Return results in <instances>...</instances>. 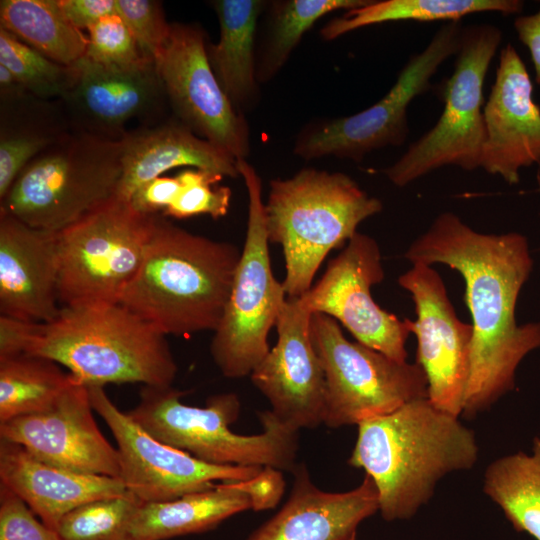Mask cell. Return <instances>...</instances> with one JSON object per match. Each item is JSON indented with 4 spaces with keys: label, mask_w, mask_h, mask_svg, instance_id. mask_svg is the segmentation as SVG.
<instances>
[{
    "label": "cell",
    "mask_w": 540,
    "mask_h": 540,
    "mask_svg": "<svg viewBox=\"0 0 540 540\" xmlns=\"http://www.w3.org/2000/svg\"><path fill=\"white\" fill-rule=\"evenodd\" d=\"M405 258L412 264H445L464 280L473 337L461 415L471 418L513 390L519 364L540 347V322L518 324L515 318L533 266L528 240L517 232L479 233L456 214L443 212L412 242Z\"/></svg>",
    "instance_id": "1"
},
{
    "label": "cell",
    "mask_w": 540,
    "mask_h": 540,
    "mask_svg": "<svg viewBox=\"0 0 540 540\" xmlns=\"http://www.w3.org/2000/svg\"><path fill=\"white\" fill-rule=\"evenodd\" d=\"M357 426L348 464L371 477L386 521L411 518L440 479L471 469L478 459L474 432L428 398Z\"/></svg>",
    "instance_id": "2"
},
{
    "label": "cell",
    "mask_w": 540,
    "mask_h": 540,
    "mask_svg": "<svg viewBox=\"0 0 540 540\" xmlns=\"http://www.w3.org/2000/svg\"><path fill=\"white\" fill-rule=\"evenodd\" d=\"M241 250L193 234L158 214L142 262L119 304L163 334L215 331Z\"/></svg>",
    "instance_id": "3"
},
{
    "label": "cell",
    "mask_w": 540,
    "mask_h": 540,
    "mask_svg": "<svg viewBox=\"0 0 540 540\" xmlns=\"http://www.w3.org/2000/svg\"><path fill=\"white\" fill-rule=\"evenodd\" d=\"M24 353L55 361L85 386H172L178 370L166 335L119 303L61 307L37 323Z\"/></svg>",
    "instance_id": "4"
},
{
    "label": "cell",
    "mask_w": 540,
    "mask_h": 540,
    "mask_svg": "<svg viewBox=\"0 0 540 540\" xmlns=\"http://www.w3.org/2000/svg\"><path fill=\"white\" fill-rule=\"evenodd\" d=\"M264 208L269 242L283 249L284 291L287 298H298L312 287L328 253L348 242L383 205L345 173L305 168L273 179Z\"/></svg>",
    "instance_id": "5"
},
{
    "label": "cell",
    "mask_w": 540,
    "mask_h": 540,
    "mask_svg": "<svg viewBox=\"0 0 540 540\" xmlns=\"http://www.w3.org/2000/svg\"><path fill=\"white\" fill-rule=\"evenodd\" d=\"M173 386H146L126 412L155 439L215 465L260 466L292 471L298 431L282 424L270 410L259 414L262 433L241 435L230 429L240 413L234 393L208 398L203 407L184 404Z\"/></svg>",
    "instance_id": "6"
},
{
    "label": "cell",
    "mask_w": 540,
    "mask_h": 540,
    "mask_svg": "<svg viewBox=\"0 0 540 540\" xmlns=\"http://www.w3.org/2000/svg\"><path fill=\"white\" fill-rule=\"evenodd\" d=\"M121 176V139L71 129L22 169L0 212L59 232L114 198Z\"/></svg>",
    "instance_id": "7"
},
{
    "label": "cell",
    "mask_w": 540,
    "mask_h": 540,
    "mask_svg": "<svg viewBox=\"0 0 540 540\" xmlns=\"http://www.w3.org/2000/svg\"><path fill=\"white\" fill-rule=\"evenodd\" d=\"M501 42L502 32L495 25L462 28L453 72L443 85V111L430 130L383 170L391 183L404 187L444 166L480 168L485 141L483 86Z\"/></svg>",
    "instance_id": "8"
},
{
    "label": "cell",
    "mask_w": 540,
    "mask_h": 540,
    "mask_svg": "<svg viewBox=\"0 0 540 540\" xmlns=\"http://www.w3.org/2000/svg\"><path fill=\"white\" fill-rule=\"evenodd\" d=\"M237 169L248 194L247 231L223 317L210 353L228 378L248 376L269 352L268 335L287 296L271 267L262 181L246 160Z\"/></svg>",
    "instance_id": "9"
},
{
    "label": "cell",
    "mask_w": 540,
    "mask_h": 540,
    "mask_svg": "<svg viewBox=\"0 0 540 540\" xmlns=\"http://www.w3.org/2000/svg\"><path fill=\"white\" fill-rule=\"evenodd\" d=\"M156 215L116 196L58 232L61 307L116 304L135 276Z\"/></svg>",
    "instance_id": "10"
},
{
    "label": "cell",
    "mask_w": 540,
    "mask_h": 540,
    "mask_svg": "<svg viewBox=\"0 0 540 540\" xmlns=\"http://www.w3.org/2000/svg\"><path fill=\"white\" fill-rule=\"evenodd\" d=\"M310 335L325 375L326 426L359 425L428 398L427 378L417 363L349 341L334 318L313 313Z\"/></svg>",
    "instance_id": "11"
},
{
    "label": "cell",
    "mask_w": 540,
    "mask_h": 540,
    "mask_svg": "<svg viewBox=\"0 0 540 540\" xmlns=\"http://www.w3.org/2000/svg\"><path fill=\"white\" fill-rule=\"evenodd\" d=\"M462 26L444 23L427 46L413 54L390 90L372 106L353 115L318 119L302 128L293 152L305 160L336 157L360 162L388 146H401L409 135L410 103L431 87L439 67L457 54Z\"/></svg>",
    "instance_id": "12"
},
{
    "label": "cell",
    "mask_w": 540,
    "mask_h": 540,
    "mask_svg": "<svg viewBox=\"0 0 540 540\" xmlns=\"http://www.w3.org/2000/svg\"><path fill=\"white\" fill-rule=\"evenodd\" d=\"M207 36L196 23L174 22L154 63L173 116L200 138L237 160L250 154V131L219 85L207 56Z\"/></svg>",
    "instance_id": "13"
},
{
    "label": "cell",
    "mask_w": 540,
    "mask_h": 540,
    "mask_svg": "<svg viewBox=\"0 0 540 540\" xmlns=\"http://www.w3.org/2000/svg\"><path fill=\"white\" fill-rule=\"evenodd\" d=\"M94 411L117 443L120 479L144 503L164 502L206 490L220 482L260 477V466L215 465L167 445L148 434L108 397L102 386H87Z\"/></svg>",
    "instance_id": "14"
},
{
    "label": "cell",
    "mask_w": 540,
    "mask_h": 540,
    "mask_svg": "<svg viewBox=\"0 0 540 540\" xmlns=\"http://www.w3.org/2000/svg\"><path fill=\"white\" fill-rule=\"evenodd\" d=\"M384 276L376 240L357 232L329 262L316 285L298 299L312 314L322 313L339 321L358 342L406 362L410 331L405 319L382 309L371 295V287Z\"/></svg>",
    "instance_id": "15"
},
{
    "label": "cell",
    "mask_w": 540,
    "mask_h": 540,
    "mask_svg": "<svg viewBox=\"0 0 540 540\" xmlns=\"http://www.w3.org/2000/svg\"><path fill=\"white\" fill-rule=\"evenodd\" d=\"M398 283L415 306L416 320L404 319L417 338L416 363L426 375L428 399L459 417L469 378L472 325L458 318L441 276L430 265L413 263Z\"/></svg>",
    "instance_id": "16"
},
{
    "label": "cell",
    "mask_w": 540,
    "mask_h": 540,
    "mask_svg": "<svg viewBox=\"0 0 540 540\" xmlns=\"http://www.w3.org/2000/svg\"><path fill=\"white\" fill-rule=\"evenodd\" d=\"M72 68V84L61 99L72 129L120 140L132 122L164 119L169 105L154 62L120 69L84 56Z\"/></svg>",
    "instance_id": "17"
},
{
    "label": "cell",
    "mask_w": 540,
    "mask_h": 540,
    "mask_svg": "<svg viewBox=\"0 0 540 540\" xmlns=\"http://www.w3.org/2000/svg\"><path fill=\"white\" fill-rule=\"evenodd\" d=\"M312 313L298 298H286L276 321L277 342L250 378L272 414L299 431L324 423L326 381L310 335Z\"/></svg>",
    "instance_id": "18"
},
{
    "label": "cell",
    "mask_w": 540,
    "mask_h": 540,
    "mask_svg": "<svg viewBox=\"0 0 540 540\" xmlns=\"http://www.w3.org/2000/svg\"><path fill=\"white\" fill-rule=\"evenodd\" d=\"M88 387L74 382L47 410L0 423V439L67 470L120 478V458L98 428Z\"/></svg>",
    "instance_id": "19"
},
{
    "label": "cell",
    "mask_w": 540,
    "mask_h": 540,
    "mask_svg": "<svg viewBox=\"0 0 540 540\" xmlns=\"http://www.w3.org/2000/svg\"><path fill=\"white\" fill-rule=\"evenodd\" d=\"M495 80L483 107L485 141L480 168L509 185L520 170L540 163V107L525 64L508 43L499 54Z\"/></svg>",
    "instance_id": "20"
},
{
    "label": "cell",
    "mask_w": 540,
    "mask_h": 540,
    "mask_svg": "<svg viewBox=\"0 0 540 540\" xmlns=\"http://www.w3.org/2000/svg\"><path fill=\"white\" fill-rule=\"evenodd\" d=\"M58 232L0 212L1 315L47 323L59 313Z\"/></svg>",
    "instance_id": "21"
},
{
    "label": "cell",
    "mask_w": 540,
    "mask_h": 540,
    "mask_svg": "<svg viewBox=\"0 0 540 540\" xmlns=\"http://www.w3.org/2000/svg\"><path fill=\"white\" fill-rule=\"evenodd\" d=\"M284 487L281 472L266 468L252 480L220 482L164 502H142L130 523V540H167L212 530L243 511L275 507Z\"/></svg>",
    "instance_id": "22"
},
{
    "label": "cell",
    "mask_w": 540,
    "mask_h": 540,
    "mask_svg": "<svg viewBox=\"0 0 540 540\" xmlns=\"http://www.w3.org/2000/svg\"><path fill=\"white\" fill-rule=\"evenodd\" d=\"M288 500L247 540H356L362 521L379 511L377 488L365 474L346 492H326L314 485L304 464L292 470Z\"/></svg>",
    "instance_id": "23"
},
{
    "label": "cell",
    "mask_w": 540,
    "mask_h": 540,
    "mask_svg": "<svg viewBox=\"0 0 540 540\" xmlns=\"http://www.w3.org/2000/svg\"><path fill=\"white\" fill-rule=\"evenodd\" d=\"M0 484L19 496L48 527L88 502L127 494L120 478L79 473L43 462L0 439Z\"/></svg>",
    "instance_id": "24"
},
{
    "label": "cell",
    "mask_w": 540,
    "mask_h": 540,
    "mask_svg": "<svg viewBox=\"0 0 540 540\" xmlns=\"http://www.w3.org/2000/svg\"><path fill=\"white\" fill-rule=\"evenodd\" d=\"M122 141V176L116 197L128 201L147 182L182 166L240 177L236 159L200 138L174 116L135 126Z\"/></svg>",
    "instance_id": "25"
},
{
    "label": "cell",
    "mask_w": 540,
    "mask_h": 540,
    "mask_svg": "<svg viewBox=\"0 0 540 540\" xmlns=\"http://www.w3.org/2000/svg\"><path fill=\"white\" fill-rule=\"evenodd\" d=\"M263 0H216L219 40L207 42V56L215 77L234 109L242 115L259 101L255 47Z\"/></svg>",
    "instance_id": "26"
},
{
    "label": "cell",
    "mask_w": 540,
    "mask_h": 540,
    "mask_svg": "<svg viewBox=\"0 0 540 540\" xmlns=\"http://www.w3.org/2000/svg\"><path fill=\"white\" fill-rule=\"evenodd\" d=\"M0 199L22 169L72 128L61 100L25 93L0 99Z\"/></svg>",
    "instance_id": "27"
},
{
    "label": "cell",
    "mask_w": 540,
    "mask_h": 540,
    "mask_svg": "<svg viewBox=\"0 0 540 540\" xmlns=\"http://www.w3.org/2000/svg\"><path fill=\"white\" fill-rule=\"evenodd\" d=\"M369 1H267L256 34L255 67L258 83L265 84L280 72L303 35L321 17L337 10H351Z\"/></svg>",
    "instance_id": "28"
},
{
    "label": "cell",
    "mask_w": 540,
    "mask_h": 540,
    "mask_svg": "<svg viewBox=\"0 0 540 540\" xmlns=\"http://www.w3.org/2000/svg\"><path fill=\"white\" fill-rule=\"evenodd\" d=\"M523 7L521 0H370L327 22L320 34L324 40L332 41L354 30L386 22H460L477 13L519 14Z\"/></svg>",
    "instance_id": "29"
},
{
    "label": "cell",
    "mask_w": 540,
    "mask_h": 540,
    "mask_svg": "<svg viewBox=\"0 0 540 540\" xmlns=\"http://www.w3.org/2000/svg\"><path fill=\"white\" fill-rule=\"evenodd\" d=\"M0 27L64 66L86 54L88 36L68 21L58 0H1Z\"/></svg>",
    "instance_id": "30"
},
{
    "label": "cell",
    "mask_w": 540,
    "mask_h": 540,
    "mask_svg": "<svg viewBox=\"0 0 540 540\" xmlns=\"http://www.w3.org/2000/svg\"><path fill=\"white\" fill-rule=\"evenodd\" d=\"M483 491L516 531L540 540V438L533 439L530 453L518 451L490 463Z\"/></svg>",
    "instance_id": "31"
},
{
    "label": "cell",
    "mask_w": 540,
    "mask_h": 540,
    "mask_svg": "<svg viewBox=\"0 0 540 540\" xmlns=\"http://www.w3.org/2000/svg\"><path fill=\"white\" fill-rule=\"evenodd\" d=\"M60 366L27 353L0 357V423L49 409L75 382Z\"/></svg>",
    "instance_id": "32"
},
{
    "label": "cell",
    "mask_w": 540,
    "mask_h": 540,
    "mask_svg": "<svg viewBox=\"0 0 540 540\" xmlns=\"http://www.w3.org/2000/svg\"><path fill=\"white\" fill-rule=\"evenodd\" d=\"M0 65L43 100H61L73 81L72 66L59 64L0 27Z\"/></svg>",
    "instance_id": "33"
},
{
    "label": "cell",
    "mask_w": 540,
    "mask_h": 540,
    "mask_svg": "<svg viewBox=\"0 0 540 540\" xmlns=\"http://www.w3.org/2000/svg\"><path fill=\"white\" fill-rule=\"evenodd\" d=\"M141 503L130 492L94 500L67 513L56 531L61 540H130V523Z\"/></svg>",
    "instance_id": "34"
},
{
    "label": "cell",
    "mask_w": 540,
    "mask_h": 540,
    "mask_svg": "<svg viewBox=\"0 0 540 540\" xmlns=\"http://www.w3.org/2000/svg\"><path fill=\"white\" fill-rule=\"evenodd\" d=\"M176 176L180 190L163 216L183 219L205 214L218 219L228 213L232 193L229 187L217 185L224 178L222 175L188 168Z\"/></svg>",
    "instance_id": "35"
},
{
    "label": "cell",
    "mask_w": 540,
    "mask_h": 540,
    "mask_svg": "<svg viewBox=\"0 0 540 540\" xmlns=\"http://www.w3.org/2000/svg\"><path fill=\"white\" fill-rule=\"evenodd\" d=\"M88 32L85 57L96 64L124 69L149 61L118 14L101 19Z\"/></svg>",
    "instance_id": "36"
},
{
    "label": "cell",
    "mask_w": 540,
    "mask_h": 540,
    "mask_svg": "<svg viewBox=\"0 0 540 540\" xmlns=\"http://www.w3.org/2000/svg\"><path fill=\"white\" fill-rule=\"evenodd\" d=\"M117 14L134 37L142 56L154 62L170 33L162 2L116 0Z\"/></svg>",
    "instance_id": "37"
},
{
    "label": "cell",
    "mask_w": 540,
    "mask_h": 540,
    "mask_svg": "<svg viewBox=\"0 0 540 540\" xmlns=\"http://www.w3.org/2000/svg\"><path fill=\"white\" fill-rule=\"evenodd\" d=\"M0 540H61L58 532L36 518V514L14 492L0 484Z\"/></svg>",
    "instance_id": "38"
},
{
    "label": "cell",
    "mask_w": 540,
    "mask_h": 540,
    "mask_svg": "<svg viewBox=\"0 0 540 540\" xmlns=\"http://www.w3.org/2000/svg\"><path fill=\"white\" fill-rule=\"evenodd\" d=\"M180 186L177 176H159L137 189L127 202L140 213L162 214L177 197Z\"/></svg>",
    "instance_id": "39"
},
{
    "label": "cell",
    "mask_w": 540,
    "mask_h": 540,
    "mask_svg": "<svg viewBox=\"0 0 540 540\" xmlns=\"http://www.w3.org/2000/svg\"><path fill=\"white\" fill-rule=\"evenodd\" d=\"M58 3L68 21L81 31L117 14L116 0H58Z\"/></svg>",
    "instance_id": "40"
},
{
    "label": "cell",
    "mask_w": 540,
    "mask_h": 540,
    "mask_svg": "<svg viewBox=\"0 0 540 540\" xmlns=\"http://www.w3.org/2000/svg\"><path fill=\"white\" fill-rule=\"evenodd\" d=\"M37 323L0 315V357L24 353Z\"/></svg>",
    "instance_id": "41"
},
{
    "label": "cell",
    "mask_w": 540,
    "mask_h": 540,
    "mask_svg": "<svg viewBox=\"0 0 540 540\" xmlns=\"http://www.w3.org/2000/svg\"><path fill=\"white\" fill-rule=\"evenodd\" d=\"M514 29L518 39L529 50L535 82L540 85V9L533 14L516 17Z\"/></svg>",
    "instance_id": "42"
},
{
    "label": "cell",
    "mask_w": 540,
    "mask_h": 540,
    "mask_svg": "<svg viewBox=\"0 0 540 540\" xmlns=\"http://www.w3.org/2000/svg\"><path fill=\"white\" fill-rule=\"evenodd\" d=\"M536 180H537V184H538V191L540 192V163L538 164Z\"/></svg>",
    "instance_id": "43"
}]
</instances>
